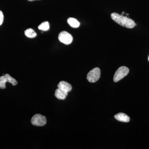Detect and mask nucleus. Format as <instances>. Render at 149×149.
<instances>
[{"mask_svg":"<svg viewBox=\"0 0 149 149\" xmlns=\"http://www.w3.org/2000/svg\"><path fill=\"white\" fill-rule=\"evenodd\" d=\"M100 69L99 68H95L88 72L87 76V80L90 83H95L100 79Z\"/></svg>","mask_w":149,"mask_h":149,"instance_id":"obj_2","label":"nucleus"},{"mask_svg":"<svg viewBox=\"0 0 149 149\" xmlns=\"http://www.w3.org/2000/svg\"><path fill=\"white\" fill-rule=\"evenodd\" d=\"M129 70L125 66H121L116 70L113 77V81L117 82L126 76L129 73Z\"/></svg>","mask_w":149,"mask_h":149,"instance_id":"obj_3","label":"nucleus"},{"mask_svg":"<svg viewBox=\"0 0 149 149\" xmlns=\"http://www.w3.org/2000/svg\"><path fill=\"white\" fill-rule=\"evenodd\" d=\"M58 38L60 42L66 45L71 44L73 40L72 35L66 31L60 32L59 34Z\"/></svg>","mask_w":149,"mask_h":149,"instance_id":"obj_6","label":"nucleus"},{"mask_svg":"<svg viewBox=\"0 0 149 149\" xmlns=\"http://www.w3.org/2000/svg\"><path fill=\"white\" fill-rule=\"evenodd\" d=\"M148 61H149V56H148Z\"/></svg>","mask_w":149,"mask_h":149,"instance_id":"obj_15","label":"nucleus"},{"mask_svg":"<svg viewBox=\"0 0 149 149\" xmlns=\"http://www.w3.org/2000/svg\"><path fill=\"white\" fill-rule=\"evenodd\" d=\"M24 35L28 38H35L37 36V33L33 29L29 28L24 31Z\"/></svg>","mask_w":149,"mask_h":149,"instance_id":"obj_11","label":"nucleus"},{"mask_svg":"<svg viewBox=\"0 0 149 149\" xmlns=\"http://www.w3.org/2000/svg\"><path fill=\"white\" fill-rule=\"evenodd\" d=\"M4 20V15L2 12L0 10V25L3 24Z\"/></svg>","mask_w":149,"mask_h":149,"instance_id":"obj_13","label":"nucleus"},{"mask_svg":"<svg viewBox=\"0 0 149 149\" xmlns=\"http://www.w3.org/2000/svg\"><path fill=\"white\" fill-rule=\"evenodd\" d=\"M58 88L68 93L71 91L72 89L71 85L64 81H61L58 85Z\"/></svg>","mask_w":149,"mask_h":149,"instance_id":"obj_7","label":"nucleus"},{"mask_svg":"<svg viewBox=\"0 0 149 149\" xmlns=\"http://www.w3.org/2000/svg\"><path fill=\"white\" fill-rule=\"evenodd\" d=\"M33 125L37 126H43L47 123V118L40 114H36L32 117L31 120Z\"/></svg>","mask_w":149,"mask_h":149,"instance_id":"obj_5","label":"nucleus"},{"mask_svg":"<svg viewBox=\"0 0 149 149\" xmlns=\"http://www.w3.org/2000/svg\"><path fill=\"white\" fill-rule=\"evenodd\" d=\"M28 1H40V0H28Z\"/></svg>","mask_w":149,"mask_h":149,"instance_id":"obj_14","label":"nucleus"},{"mask_svg":"<svg viewBox=\"0 0 149 149\" xmlns=\"http://www.w3.org/2000/svg\"><path fill=\"white\" fill-rule=\"evenodd\" d=\"M54 95L58 100H64L68 95V93L58 88L56 90Z\"/></svg>","mask_w":149,"mask_h":149,"instance_id":"obj_9","label":"nucleus"},{"mask_svg":"<svg viewBox=\"0 0 149 149\" xmlns=\"http://www.w3.org/2000/svg\"><path fill=\"white\" fill-rule=\"evenodd\" d=\"M7 82L11 83L13 86H15L18 83L17 81L10 74H6L0 77V88L1 89H5L6 84Z\"/></svg>","mask_w":149,"mask_h":149,"instance_id":"obj_4","label":"nucleus"},{"mask_svg":"<svg viewBox=\"0 0 149 149\" xmlns=\"http://www.w3.org/2000/svg\"><path fill=\"white\" fill-rule=\"evenodd\" d=\"M38 29L42 31H47L49 29V24L48 22H45L38 26Z\"/></svg>","mask_w":149,"mask_h":149,"instance_id":"obj_12","label":"nucleus"},{"mask_svg":"<svg viewBox=\"0 0 149 149\" xmlns=\"http://www.w3.org/2000/svg\"><path fill=\"white\" fill-rule=\"evenodd\" d=\"M115 118L119 121L123 122H129L130 118L127 115L123 113H119L114 116Z\"/></svg>","mask_w":149,"mask_h":149,"instance_id":"obj_8","label":"nucleus"},{"mask_svg":"<svg viewBox=\"0 0 149 149\" xmlns=\"http://www.w3.org/2000/svg\"><path fill=\"white\" fill-rule=\"evenodd\" d=\"M111 17L113 21L123 27L133 28L136 26V23L133 19L116 13H111Z\"/></svg>","mask_w":149,"mask_h":149,"instance_id":"obj_1","label":"nucleus"},{"mask_svg":"<svg viewBox=\"0 0 149 149\" xmlns=\"http://www.w3.org/2000/svg\"><path fill=\"white\" fill-rule=\"evenodd\" d=\"M68 23L71 26V27L73 28H77L79 27L80 25V22H79L77 19L75 18H72V17H70L67 20Z\"/></svg>","mask_w":149,"mask_h":149,"instance_id":"obj_10","label":"nucleus"}]
</instances>
